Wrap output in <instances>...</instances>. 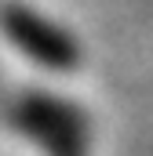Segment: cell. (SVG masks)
<instances>
[{
	"instance_id": "6da1fadb",
	"label": "cell",
	"mask_w": 153,
	"mask_h": 156,
	"mask_svg": "<svg viewBox=\"0 0 153 156\" xmlns=\"http://www.w3.org/2000/svg\"><path fill=\"white\" fill-rule=\"evenodd\" d=\"M0 26L40 66H47V69H76L80 66V51H76L73 37L62 33V29H55L51 22H44L33 11L11 4V7L0 11Z\"/></svg>"
},
{
	"instance_id": "7a4b0ae2",
	"label": "cell",
	"mask_w": 153,
	"mask_h": 156,
	"mask_svg": "<svg viewBox=\"0 0 153 156\" xmlns=\"http://www.w3.org/2000/svg\"><path fill=\"white\" fill-rule=\"evenodd\" d=\"M15 120L33 138H40L55 156H80L84 153V127H80V120H73L69 113H62L58 105H51L44 98L22 102Z\"/></svg>"
}]
</instances>
